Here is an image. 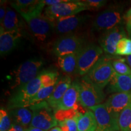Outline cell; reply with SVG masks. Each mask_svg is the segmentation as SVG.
<instances>
[{
	"mask_svg": "<svg viewBox=\"0 0 131 131\" xmlns=\"http://www.w3.org/2000/svg\"><path fill=\"white\" fill-rule=\"evenodd\" d=\"M43 1L46 5L50 6H53V5L60 4V3L68 2L69 0H43Z\"/></svg>",
	"mask_w": 131,
	"mask_h": 131,
	"instance_id": "e575fe53",
	"label": "cell"
},
{
	"mask_svg": "<svg viewBox=\"0 0 131 131\" xmlns=\"http://www.w3.org/2000/svg\"><path fill=\"white\" fill-rule=\"evenodd\" d=\"M7 1H1V6H0V23H2L4 18L6 16V11H7Z\"/></svg>",
	"mask_w": 131,
	"mask_h": 131,
	"instance_id": "836d02e7",
	"label": "cell"
},
{
	"mask_svg": "<svg viewBox=\"0 0 131 131\" xmlns=\"http://www.w3.org/2000/svg\"><path fill=\"white\" fill-rule=\"evenodd\" d=\"M124 20L125 21L127 32H128L129 37L131 39V7L124 15Z\"/></svg>",
	"mask_w": 131,
	"mask_h": 131,
	"instance_id": "d6a6232c",
	"label": "cell"
},
{
	"mask_svg": "<svg viewBox=\"0 0 131 131\" xmlns=\"http://www.w3.org/2000/svg\"><path fill=\"white\" fill-rule=\"evenodd\" d=\"M45 64L42 58H31L21 64L8 76L12 89L20 88L38 76V73Z\"/></svg>",
	"mask_w": 131,
	"mask_h": 131,
	"instance_id": "6da1fadb",
	"label": "cell"
},
{
	"mask_svg": "<svg viewBox=\"0 0 131 131\" xmlns=\"http://www.w3.org/2000/svg\"><path fill=\"white\" fill-rule=\"evenodd\" d=\"M81 115V114H80ZM79 116V115H78ZM73 118L72 119H69L63 122H58L64 124L69 131H78V117Z\"/></svg>",
	"mask_w": 131,
	"mask_h": 131,
	"instance_id": "1f68e13d",
	"label": "cell"
},
{
	"mask_svg": "<svg viewBox=\"0 0 131 131\" xmlns=\"http://www.w3.org/2000/svg\"><path fill=\"white\" fill-rule=\"evenodd\" d=\"M84 40L74 34H68L58 39L53 46V53L58 57L79 52L84 46Z\"/></svg>",
	"mask_w": 131,
	"mask_h": 131,
	"instance_id": "30bf717a",
	"label": "cell"
},
{
	"mask_svg": "<svg viewBox=\"0 0 131 131\" xmlns=\"http://www.w3.org/2000/svg\"><path fill=\"white\" fill-rule=\"evenodd\" d=\"M41 89V82L38 75L35 79L19 88L10 98L7 103L8 109L12 110L16 108L29 107V101L31 98Z\"/></svg>",
	"mask_w": 131,
	"mask_h": 131,
	"instance_id": "5b68a950",
	"label": "cell"
},
{
	"mask_svg": "<svg viewBox=\"0 0 131 131\" xmlns=\"http://www.w3.org/2000/svg\"><path fill=\"white\" fill-rule=\"evenodd\" d=\"M42 88H49L57 84L58 80V73L53 70L42 72L39 74Z\"/></svg>",
	"mask_w": 131,
	"mask_h": 131,
	"instance_id": "d4e9b609",
	"label": "cell"
},
{
	"mask_svg": "<svg viewBox=\"0 0 131 131\" xmlns=\"http://www.w3.org/2000/svg\"><path fill=\"white\" fill-rule=\"evenodd\" d=\"M71 84V78L68 76L64 77L58 81L53 93L46 100L50 107L53 109L54 112L55 111L59 102Z\"/></svg>",
	"mask_w": 131,
	"mask_h": 131,
	"instance_id": "e0dca14e",
	"label": "cell"
},
{
	"mask_svg": "<svg viewBox=\"0 0 131 131\" xmlns=\"http://www.w3.org/2000/svg\"><path fill=\"white\" fill-rule=\"evenodd\" d=\"M97 123L94 112L88 111L78 117V131H96Z\"/></svg>",
	"mask_w": 131,
	"mask_h": 131,
	"instance_id": "7402d4cb",
	"label": "cell"
},
{
	"mask_svg": "<svg viewBox=\"0 0 131 131\" xmlns=\"http://www.w3.org/2000/svg\"><path fill=\"white\" fill-rule=\"evenodd\" d=\"M124 19L123 10L119 7H111L104 10L96 16L92 23L94 30H108L122 24Z\"/></svg>",
	"mask_w": 131,
	"mask_h": 131,
	"instance_id": "9c48e42d",
	"label": "cell"
},
{
	"mask_svg": "<svg viewBox=\"0 0 131 131\" xmlns=\"http://www.w3.org/2000/svg\"><path fill=\"white\" fill-rule=\"evenodd\" d=\"M9 115L13 123L27 129L29 125L30 126L33 114L29 107H21L10 110Z\"/></svg>",
	"mask_w": 131,
	"mask_h": 131,
	"instance_id": "d6986e66",
	"label": "cell"
},
{
	"mask_svg": "<svg viewBox=\"0 0 131 131\" xmlns=\"http://www.w3.org/2000/svg\"><path fill=\"white\" fill-rule=\"evenodd\" d=\"M131 102V92L116 93L108 98L104 103L111 114L118 119L122 111Z\"/></svg>",
	"mask_w": 131,
	"mask_h": 131,
	"instance_id": "5bb4252c",
	"label": "cell"
},
{
	"mask_svg": "<svg viewBox=\"0 0 131 131\" xmlns=\"http://www.w3.org/2000/svg\"><path fill=\"white\" fill-rule=\"evenodd\" d=\"M11 118L7 111L3 108L0 109V131H8L11 127Z\"/></svg>",
	"mask_w": 131,
	"mask_h": 131,
	"instance_id": "f546056e",
	"label": "cell"
},
{
	"mask_svg": "<svg viewBox=\"0 0 131 131\" xmlns=\"http://www.w3.org/2000/svg\"><path fill=\"white\" fill-rule=\"evenodd\" d=\"M116 55L129 56L131 55V39L123 38L117 43Z\"/></svg>",
	"mask_w": 131,
	"mask_h": 131,
	"instance_id": "4316f807",
	"label": "cell"
},
{
	"mask_svg": "<svg viewBox=\"0 0 131 131\" xmlns=\"http://www.w3.org/2000/svg\"><path fill=\"white\" fill-rule=\"evenodd\" d=\"M43 9L41 7L30 14H20L33 35L40 42L45 41L55 32V22L41 15Z\"/></svg>",
	"mask_w": 131,
	"mask_h": 131,
	"instance_id": "7a4b0ae2",
	"label": "cell"
},
{
	"mask_svg": "<svg viewBox=\"0 0 131 131\" xmlns=\"http://www.w3.org/2000/svg\"><path fill=\"white\" fill-rule=\"evenodd\" d=\"M88 15H76L61 18L55 20V32L58 34H70L79 28L89 18Z\"/></svg>",
	"mask_w": 131,
	"mask_h": 131,
	"instance_id": "4fadbf2b",
	"label": "cell"
},
{
	"mask_svg": "<svg viewBox=\"0 0 131 131\" xmlns=\"http://www.w3.org/2000/svg\"><path fill=\"white\" fill-rule=\"evenodd\" d=\"M118 125L121 131H131V102L119 114Z\"/></svg>",
	"mask_w": 131,
	"mask_h": 131,
	"instance_id": "cb8c5ba5",
	"label": "cell"
},
{
	"mask_svg": "<svg viewBox=\"0 0 131 131\" xmlns=\"http://www.w3.org/2000/svg\"><path fill=\"white\" fill-rule=\"evenodd\" d=\"M16 30H19L18 18L15 11L10 7H7L6 16L1 24L0 34Z\"/></svg>",
	"mask_w": 131,
	"mask_h": 131,
	"instance_id": "44dd1931",
	"label": "cell"
},
{
	"mask_svg": "<svg viewBox=\"0 0 131 131\" xmlns=\"http://www.w3.org/2000/svg\"><path fill=\"white\" fill-rule=\"evenodd\" d=\"M86 10L89 9L83 1L69 0L68 2L47 6L46 7L43 15L51 21H55L61 18L76 15Z\"/></svg>",
	"mask_w": 131,
	"mask_h": 131,
	"instance_id": "8992f818",
	"label": "cell"
},
{
	"mask_svg": "<svg viewBox=\"0 0 131 131\" xmlns=\"http://www.w3.org/2000/svg\"><path fill=\"white\" fill-rule=\"evenodd\" d=\"M103 53L101 47L94 44L84 46L78 53L76 72L80 75H86L97 63Z\"/></svg>",
	"mask_w": 131,
	"mask_h": 131,
	"instance_id": "ba28073f",
	"label": "cell"
},
{
	"mask_svg": "<svg viewBox=\"0 0 131 131\" xmlns=\"http://www.w3.org/2000/svg\"><path fill=\"white\" fill-rule=\"evenodd\" d=\"M56 86L57 84H55L53 86L42 88V89L40 90L35 96H34L31 98L30 101H29V107L37 104V103L41 102V101H46L53 93Z\"/></svg>",
	"mask_w": 131,
	"mask_h": 131,
	"instance_id": "484cf974",
	"label": "cell"
},
{
	"mask_svg": "<svg viewBox=\"0 0 131 131\" xmlns=\"http://www.w3.org/2000/svg\"><path fill=\"white\" fill-rule=\"evenodd\" d=\"M112 66L115 72L118 74L131 75V68L125 63L124 59L114 58L112 60Z\"/></svg>",
	"mask_w": 131,
	"mask_h": 131,
	"instance_id": "83f0119b",
	"label": "cell"
},
{
	"mask_svg": "<svg viewBox=\"0 0 131 131\" xmlns=\"http://www.w3.org/2000/svg\"><path fill=\"white\" fill-rule=\"evenodd\" d=\"M107 93L131 92V75H120L115 72L106 88Z\"/></svg>",
	"mask_w": 131,
	"mask_h": 131,
	"instance_id": "2e32d148",
	"label": "cell"
},
{
	"mask_svg": "<svg viewBox=\"0 0 131 131\" xmlns=\"http://www.w3.org/2000/svg\"><path fill=\"white\" fill-rule=\"evenodd\" d=\"M80 113L75 109L59 110L55 112V116L58 122H63L69 119H72L80 115Z\"/></svg>",
	"mask_w": 131,
	"mask_h": 131,
	"instance_id": "f1b7e54d",
	"label": "cell"
},
{
	"mask_svg": "<svg viewBox=\"0 0 131 131\" xmlns=\"http://www.w3.org/2000/svg\"><path fill=\"white\" fill-rule=\"evenodd\" d=\"M21 36L19 30L0 34V53L1 56L9 53L15 48Z\"/></svg>",
	"mask_w": 131,
	"mask_h": 131,
	"instance_id": "ac0fdd59",
	"label": "cell"
},
{
	"mask_svg": "<svg viewBox=\"0 0 131 131\" xmlns=\"http://www.w3.org/2000/svg\"><path fill=\"white\" fill-rule=\"evenodd\" d=\"M26 129L18 124L12 123L11 127L8 131H25Z\"/></svg>",
	"mask_w": 131,
	"mask_h": 131,
	"instance_id": "d590c367",
	"label": "cell"
},
{
	"mask_svg": "<svg viewBox=\"0 0 131 131\" xmlns=\"http://www.w3.org/2000/svg\"><path fill=\"white\" fill-rule=\"evenodd\" d=\"M25 131H45V130H42V129H41L37 128V127L29 126L28 128L26 129Z\"/></svg>",
	"mask_w": 131,
	"mask_h": 131,
	"instance_id": "8d00e7d4",
	"label": "cell"
},
{
	"mask_svg": "<svg viewBox=\"0 0 131 131\" xmlns=\"http://www.w3.org/2000/svg\"><path fill=\"white\" fill-rule=\"evenodd\" d=\"M94 112L97 123L96 131H119L118 119L107 110L104 103L90 108Z\"/></svg>",
	"mask_w": 131,
	"mask_h": 131,
	"instance_id": "8fae6325",
	"label": "cell"
},
{
	"mask_svg": "<svg viewBox=\"0 0 131 131\" xmlns=\"http://www.w3.org/2000/svg\"><path fill=\"white\" fill-rule=\"evenodd\" d=\"M117 56H102L85 77L94 84L103 89L107 86L113 75L115 72L112 66V60Z\"/></svg>",
	"mask_w": 131,
	"mask_h": 131,
	"instance_id": "3957f363",
	"label": "cell"
},
{
	"mask_svg": "<svg viewBox=\"0 0 131 131\" xmlns=\"http://www.w3.org/2000/svg\"><path fill=\"white\" fill-rule=\"evenodd\" d=\"M29 107L33 114L30 126L48 131L58 125L55 112L46 101L37 103Z\"/></svg>",
	"mask_w": 131,
	"mask_h": 131,
	"instance_id": "277c9868",
	"label": "cell"
},
{
	"mask_svg": "<svg viewBox=\"0 0 131 131\" xmlns=\"http://www.w3.org/2000/svg\"><path fill=\"white\" fill-rule=\"evenodd\" d=\"M10 4L19 14H30L41 7H45L46 5L43 0H16Z\"/></svg>",
	"mask_w": 131,
	"mask_h": 131,
	"instance_id": "ffe728a7",
	"label": "cell"
},
{
	"mask_svg": "<svg viewBox=\"0 0 131 131\" xmlns=\"http://www.w3.org/2000/svg\"><path fill=\"white\" fill-rule=\"evenodd\" d=\"M79 83L78 101L82 106L90 109L103 102L106 97L103 89L94 84L85 77H83Z\"/></svg>",
	"mask_w": 131,
	"mask_h": 131,
	"instance_id": "52a82bcc",
	"label": "cell"
},
{
	"mask_svg": "<svg viewBox=\"0 0 131 131\" xmlns=\"http://www.w3.org/2000/svg\"><path fill=\"white\" fill-rule=\"evenodd\" d=\"M83 1L86 4L89 10L98 9L104 6L107 3V1H104V0H86Z\"/></svg>",
	"mask_w": 131,
	"mask_h": 131,
	"instance_id": "4dcf8cb0",
	"label": "cell"
},
{
	"mask_svg": "<svg viewBox=\"0 0 131 131\" xmlns=\"http://www.w3.org/2000/svg\"><path fill=\"white\" fill-rule=\"evenodd\" d=\"M80 83L74 81L67 90L57 106L55 112L59 110L75 109L78 111L77 103L79 99Z\"/></svg>",
	"mask_w": 131,
	"mask_h": 131,
	"instance_id": "9a60e30c",
	"label": "cell"
},
{
	"mask_svg": "<svg viewBox=\"0 0 131 131\" xmlns=\"http://www.w3.org/2000/svg\"><path fill=\"white\" fill-rule=\"evenodd\" d=\"M79 52L58 57V65L64 72L72 73L76 71Z\"/></svg>",
	"mask_w": 131,
	"mask_h": 131,
	"instance_id": "603a6c76",
	"label": "cell"
},
{
	"mask_svg": "<svg viewBox=\"0 0 131 131\" xmlns=\"http://www.w3.org/2000/svg\"><path fill=\"white\" fill-rule=\"evenodd\" d=\"M126 34L122 26H117L114 28L104 31L99 39L101 49L108 55H116L117 43L123 38H126Z\"/></svg>",
	"mask_w": 131,
	"mask_h": 131,
	"instance_id": "7c38bea8",
	"label": "cell"
},
{
	"mask_svg": "<svg viewBox=\"0 0 131 131\" xmlns=\"http://www.w3.org/2000/svg\"><path fill=\"white\" fill-rule=\"evenodd\" d=\"M126 60L127 63L129 64V66H130V68H131V55H129V56H127L126 57Z\"/></svg>",
	"mask_w": 131,
	"mask_h": 131,
	"instance_id": "f35d334b",
	"label": "cell"
},
{
	"mask_svg": "<svg viewBox=\"0 0 131 131\" xmlns=\"http://www.w3.org/2000/svg\"><path fill=\"white\" fill-rule=\"evenodd\" d=\"M48 131H62V129L60 126H56L55 127H53V128L50 129Z\"/></svg>",
	"mask_w": 131,
	"mask_h": 131,
	"instance_id": "74e56055",
	"label": "cell"
}]
</instances>
